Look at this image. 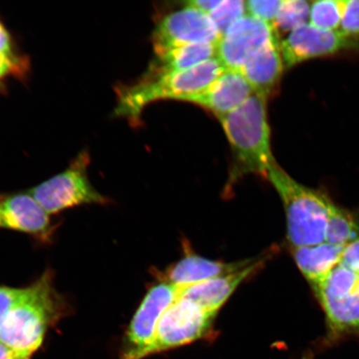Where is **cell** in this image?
Segmentation results:
<instances>
[{
	"instance_id": "16",
	"label": "cell",
	"mask_w": 359,
	"mask_h": 359,
	"mask_svg": "<svg viewBox=\"0 0 359 359\" xmlns=\"http://www.w3.org/2000/svg\"><path fill=\"white\" fill-rule=\"evenodd\" d=\"M262 263V259H255L248 266L240 271L188 287L182 291L180 297L189 299L205 311L217 314L237 287Z\"/></svg>"
},
{
	"instance_id": "24",
	"label": "cell",
	"mask_w": 359,
	"mask_h": 359,
	"mask_svg": "<svg viewBox=\"0 0 359 359\" xmlns=\"http://www.w3.org/2000/svg\"><path fill=\"white\" fill-rule=\"evenodd\" d=\"M339 30L352 37L359 38V0H344V16Z\"/></svg>"
},
{
	"instance_id": "17",
	"label": "cell",
	"mask_w": 359,
	"mask_h": 359,
	"mask_svg": "<svg viewBox=\"0 0 359 359\" xmlns=\"http://www.w3.org/2000/svg\"><path fill=\"white\" fill-rule=\"evenodd\" d=\"M345 247L323 243L293 248V257L299 271L313 288L324 280L342 259Z\"/></svg>"
},
{
	"instance_id": "19",
	"label": "cell",
	"mask_w": 359,
	"mask_h": 359,
	"mask_svg": "<svg viewBox=\"0 0 359 359\" xmlns=\"http://www.w3.org/2000/svg\"><path fill=\"white\" fill-rule=\"evenodd\" d=\"M359 239V222L351 212L334 203L327 218L325 242L346 247Z\"/></svg>"
},
{
	"instance_id": "20",
	"label": "cell",
	"mask_w": 359,
	"mask_h": 359,
	"mask_svg": "<svg viewBox=\"0 0 359 359\" xmlns=\"http://www.w3.org/2000/svg\"><path fill=\"white\" fill-rule=\"evenodd\" d=\"M311 3L304 0H281L273 27L277 32H292L308 24Z\"/></svg>"
},
{
	"instance_id": "13",
	"label": "cell",
	"mask_w": 359,
	"mask_h": 359,
	"mask_svg": "<svg viewBox=\"0 0 359 359\" xmlns=\"http://www.w3.org/2000/svg\"><path fill=\"white\" fill-rule=\"evenodd\" d=\"M253 93L240 71L226 69L203 91L187 102L212 111L219 118L243 104Z\"/></svg>"
},
{
	"instance_id": "1",
	"label": "cell",
	"mask_w": 359,
	"mask_h": 359,
	"mask_svg": "<svg viewBox=\"0 0 359 359\" xmlns=\"http://www.w3.org/2000/svg\"><path fill=\"white\" fill-rule=\"evenodd\" d=\"M64 313L65 306L53 287L52 273H44L4 318L0 341L17 358L29 359L41 346L48 327Z\"/></svg>"
},
{
	"instance_id": "31",
	"label": "cell",
	"mask_w": 359,
	"mask_h": 359,
	"mask_svg": "<svg viewBox=\"0 0 359 359\" xmlns=\"http://www.w3.org/2000/svg\"><path fill=\"white\" fill-rule=\"evenodd\" d=\"M302 359H313V358L311 355V354H309V355L304 356Z\"/></svg>"
},
{
	"instance_id": "11",
	"label": "cell",
	"mask_w": 359,
	"mask_h": 359,
	"mask_svg": "<svg viewBox=\"0 0 359 359\" xmlns=\"http://www.w3.org/2000/svg\"><path fill=\"white\" fill-rule=\"evenodd\" d=\"M275 27L247 15L232 24L217 43V60L226 69L240 71L248 58L271 39Z\"/></svg>"
},
{
	"instance_id": "12",
	"label": "cell",
	"mask_w": 359,
	"mask_h": 359,
	"mask_svg": "<svg viewBox=\"0 0 359 359\" xmlns=\"http://www.w3.org/2000/svg\"><path fill=\"white\" fill-rule=\"evenodd\" d=\"M0 229L50 240L55 231L49 215L30 193L0 196Z\"/></svg>"
},
{
	"instance_id": "4",
	"label": "cell",
	"mask_w": 359,
	"mask_h": 359,
	"mask_svg": "<svg viewBox=\"0 0 359 359\" xmlns=\"http://www.w3.org/2000/svg\"><path fill=\"white\" fill-rule=\"evenodd\" d=\"M226 69L217 57L183 71L160 75H146L134 86L121 93L116 111L121 116L137 118L151 102L174 100L188 101L203 91Z\"/></svg>"
},
{
	"instance_id": "28",
	"label": "cell",
	"mask_w": 359,
	"mask_h": 359,
	"mask_svg": "<svg viewBox=\"0 0 359 359\" xmlns=\"http://www.w3.org/2000/svg\"><path fill=\"white\" fill-rule=\"evenodd\" d=\"M222 0H191V1L186 2V6L195 8L205 15L215 10L221 3Z\"/></svg>"
},
{
	"instance_id": "10",
	"label": "cell",
	"mask_w": 359,
	"mask_h": 359,
	"mask_svg": "<svg viewBox=\"0 0 359 359\" xmlns=\"http://www.w3.org/2000/svg\"><path fill=\"white\" fill-rule=\"evenodd\" d=\"M222 39L209 15L187 7L161 20L154 33L156 53L194 43H218Z\"/></svg>"
},
{
	"instance_id": "2",
	"label": "cell",
	"mask_w": 359,
	"mask_h": 359,
	"mask_svg": "<svg viewBox=\"0 0 359 359\" xmlns=\"http://www.w3.org/2000/svg\"><path fill=\"white\" fill-rule=\"evenodd\" d=\"M266 178L284 205L291 246L298 248L325 242L327 218L334 202L325 193L295 181L276 163L269 168Z\"/></svg>"
},
{
	"instance_id": "25",
	"label": "cell",
	"mask_w": 359,
	"mask_h": 359,
	"mask_svg": "<svg viewBox=\"0 0 359 359\" xmlns=\"http://www.w3.org/2000/svg\"><path fill=\"white\" fill-rule=\"evenodd\" d=\"M29 292L26 288H12V287L0 286V325L8 312L25 297Z\"/></svg>"
},
{
	"instance_id": "29",
	"label": "cell",
	"mask_w": 359,
	"mask_h": 359,
	"mask_svg": "<svg viewBox=\"0 0 359 359\" xmlns=\"http://www.w3.org/2000/svg\"><path fill=\"white\" fill-rule=\"evenodd\" d=\"M0 53L4 55L13 56L11 36L4 26L0 22Z\"/></svg>"
},
{
	"instance_id": "9",
	"label": "cell",
	"mask_w": 359,
	"mask_h": 359,
	"mask_svg": "<svg viewBox=\"0 0 359 359\" xmlns=\"http://www.w3.org/2000/svg\"><path fill=\"white\" fill-rule=\"evenodd\" d=\"M285 69L313 58L359 49V38L345 34L340 30L327 31L312 25H304L292 31L280 43Z\"/></svg>"
},
{
	"instance_id": "6",
	"label": "cell",
	"mask_w": 359,
	"mask_h": 359,
	"mask_svg": "<svg viewBox=\"0 0 359 359\" xmlns=\"http://www.w3.org/2000/svg\"><path fill=\"white\" fill-rule=\"evenodd\" d=\"M89 156L81 154L65 172L33 188L29 193L49 215L83 205L109 204L88 177Z\"/></svg>"
},
{
	"instance_id": "23",
	"label": "cell",
	"mask_w": 359,
	"mask_h": 359,
	"mask_svg": "<svg viewBox=\"0 0 359 359\" xmlns=\"http://www.w3.org/2000/svg\"><path fill=\"white\" fill-rule=\"evenodd\" d=\"M280 2L281 0H250L245 2L246 11L250 16L273 26Z\"/></svg>"
},
{
	"instance_id": "21",
	"label": "cell",
	"mask_w": 359,
	"mask_h": 359,
	"mask_svg": "<svg viewBox=\"0 0 359 359\" xmlns=\"http://www.w3.org/2000/svg\"><path fill=\"white\" fill-rule=\"evenodd\" d=\"M344 0H320L311 6L309 24L318 29L339 30L342 24Z\"/></svg>"
},
{
	"instance_id": "15",
	"label": "cell",
	"mask_w": 359,
	"mask_h": 359,
	"mask_svg": "<svg viewBox=\"0 0 359 359\" xmlns=\"http://www.w3.org/2000/svg\"><path fill=\"white\" fill-rule=\"evenodd\" d=\"M254 260L224 263L203 258L199 255H187L167 269L164 281L183 290L214 278L240 271L248 266Z\"/></svg>"
},
{
	"instance_id": "26",
	"label": "cell",
	"mask_w": 359,
	"mask_h": 359,
	"mask_svg": "<svg viewBox=\"0 0 359 359\" xmlns=\"http://www.w3.org/2000/svg\"><path fill=\"white\" fill-rule=\"evenodd\" d=\"M340 264L359 276V239L345 247Z\"/></svg>"
},
{
	"instance_id": "32",
	"label": "cell",
	"mask_w": 359,
	"mask_h": 359,
	"mask_svg": "<svg viewBox=\"0 0 359 359\" xmlns=\"http://www.w3.org/2000/svg\"><path fill=\"white\" fill-rule=\"evenodd\" d=\"M15 359H27V358H17Z\"/></svg>"
},
{
	"instance_id": "8",
	"label": "cell",
	"mask_w": 359,
	"mask_h": 359,
	"mask_svg": "<svg viewBox=\"0 0 359 359\" xmlns=\"http://www.w3.org/2000/svg\"><path fill=\"white\" fill-rule=\"evenodd\" d=\"M182 291L164 280L148 290L130 323L122 359H142L148 356L161 318L180 297Z\"/></svg>"
},
{
	"instance_id": "18",
	"label": "cell",
	"mask_w": 359,
	"mask_h": 359,
	"mask_svg": "<svg viewBox=\"0 0 359 359\" xmlns=\"http://www.w3.org/2000/svg\"><path fill=\"white\" fill-rule=\"evenodd\" d=\"M156 58L147 75H160L183 71L217 57V43H194L156 53Z\"/></svg>"
},
{
	"instance_id": "5",
	"label": "cell",
	"mask_w": 359,
	"mask_h": 359,
	"mask_svg": "<svg viewBox=\"0 0 359 359\" xmlns=\"http://www.w3.org/2000/svg\"><path fill=\"white\" fill-rule=\"evenodd\" d=\"M313 289L325 313L327 346L359 337V276L339 264Z\"/></svg>"
},
{
	"instance_id": "22",
	"label": "cell",
	"mask_w": 359,
	"mask_h": 359,
	"mask_svg": "<svg viewBox=\"0 0 359 359\" xmlns=\"http://www.w3.org/2000/svg\"><path fill=\"white\" fill-rule=\"evenodd\" d=\"M245 11L246 4L243 0H222L208 15L222 37L229 27L245 16Z\"/></svg>"
},
{
	"instance_id": "27",
	"label": "cell",
	"mask_w": 359,
	"mask_h": 359,
	"mask_svg": "<svg viewBox=\"0 0 359 359\" xmlns=\"http://www.w3.org/2000/svg\"><path fill=\"white\" fill-rule=\"evenodd\" d=\"M20 66L19 60H16L15 56L0 53V79L20 69Z\"/></svg>"
},
{
	"instance_id": "14",
	"label": "cell",
	"mask_w": 359,
	"mask_h": 359,
	"mask_svg": "<svg viewBox=\"0 0 359 359\" xmlns=\"http://www.w3.org/2000/svg\"><path fill=\"white\" fill-rule=\"evenodd\" d=\"M285 69L279 37H276L254 53L240 72L253 93L267 100L279 84Z\"/></svg>"
},
{
	"instance_id": "3",
	"label": "cell",
	"mask_w": 359,
	"mask_h": 359,
	"mask_svg": "<svg viewBox=\"0 0 359 359\" xmlns=\"http://www.w3.org/2000/svg\"><path fill=\"white\" fill-rule=\"evenodd\" d=\"M266 98L253 93L243 104L219 116L236 159L235 174L257 173L266 177L276 163L271 147Z\"/></svg>"
},
{
	"instance_id": "30",
	"label": "cell",
	"mask_w": 359,
	"mask_h": 359,
	"mask_svg": "<svg viewBox=\"0 0 359 359\" xmlns=\"http://www.w3.org/2000/svg\"><path fill=\"white\" fill-rule=\"evenodd\" d=\"M17 356L12 350L0 341V359H15Z\"/></svg>"
},
{
	"instance_id": "7",
	"label": "cell",
	"mask_w": 359,
	"mask_h": 359,
	"mask_svg": "<svg viewBox=\"0 0 359 359\" xmlns=\"http://www.w3.org/2000/svg\"><path fill=\"white\" fill-rule=\"evenodd\" d=\"M215 316L217 313L179 297L161 318L148 356L205 338L212 330Z\"/></svg>"
}]
</instances>
